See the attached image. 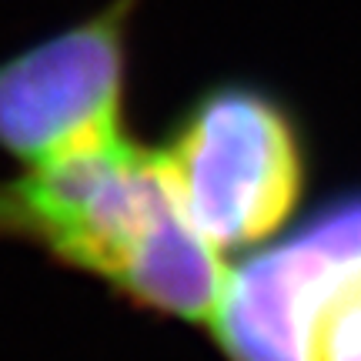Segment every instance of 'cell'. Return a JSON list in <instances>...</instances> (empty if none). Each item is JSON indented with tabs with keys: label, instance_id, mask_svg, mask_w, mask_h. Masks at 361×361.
<instances>
[{
	"label": "cell",
	"instance_id": "6da1fadb",
	"mask_svg": "<svg viewBox=\"0 0 361 361\" xmlns=\"http://www.w3.org/2000/svg\"><path fill=\"white\" fill-rule=\"evenodd\" d=\"M0 241H27L137 308L211 324L228 271L184 218L157 147L130 134L0 180Z\"/></svg>",
	"mask_w": 361,
	"mask_h": 361
},
{
	"label": "cell",
	"instance_id": "7a4b0ae2",
	"mask_svg": "<svg viewBox=\"0 0 361 361\" xmlns=\"http://www.w3.org/2000/svg\"><path fill=\"white\" fill-rule=\"evenodd\" d=\"M157 154L184 218L218 251L274 238L298 211L308 178L291 107L251 80L201 90Z\"/></svg>",
	"mask_w": 361,
	"mask_h": 361
},
{
	"label": "cell",
	"instance_id": "3957f363",
	"mask_svg": "<svg viewBox=\"0 0 361 361\" xmlns=\"http://www.w3.org/2000/svg\"><path fill=\"white\" fill-rule=\"evenodd\" d=\"M207 328L228 361H361V191L228 271Z\"/></svg>",
	"mask_w": 361,
	"mask_h": 361
},
{
	"label": "cell",
	"instance_id": "277c9868",
	"mask_svg": "<svg viewBox=\"0 0 361 361\" xmlns=\"http://www.w3.org/2000/svg\"><path fill=\"white\" fill-rule=\"evenodd\" d=\"M141 7L144 0H107L0 61V151L44 164L128 134L124 94Z\"/></svg>",
	"mask_w": 361,
	"mask_h": 361
}]
</instances>
